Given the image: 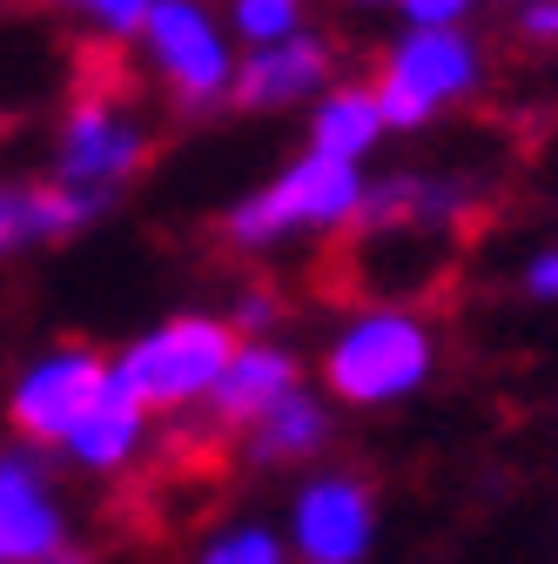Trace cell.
<instances>
[{
    "mask_svg": "<svg viewBox=\"0 0 558 564\" xmlns=\"http://www.w3.org/2000/svg\"><path fill=\"white\" fill-rule=\"evenodd\" d=\"M155 141L135 115V82L121 67V41H95L88 54V82L67 101V121H61V141H54V182L82 188L95 202L115 208L121 182H135L149 169Z\"/></svg>",
    "mask_w": 558,
    "mask_h": 564,
    "instance_id": "obj_1",
    "label": "cell"
},
{
    "mask_svg": "<svg viewBox=\"0 0 558 564\" xmlns=\"http://www.w3.org/2000/svg\"><path fill=\"white\" fill-rule=\"evenodd\" d=\"M364 208V182L357 162L310 149L297 169H283L269 188H256L249 202H236L229 216V242L236 249H269L283 236H323V229H351Z\"/></svg>",
    "mask_w": 558,
    "mask_h": 564,
    "instance_id": "obj_2",
    "label": "cell"
},
{
    "mask_svg": "<svg viewBox=\"0 0 558 564\" xmlns=\"http://www.w3.org/2000/svg\"><path fill=\"white\" fill-rule=\"evenodd\" d=\"M229 357H236V329L223 316H175V323L149 329L135 349H121L115 383L142 410H182V403L208 397V383L223 377Z\"/></svg>",
    "mask_w": 558,
    "mask_h": 564,
    "instance_id": "obj_3",
    "label": "cell"
},
{
    "mask_svg": "<svg viewBox=\"0 0 558 564\" xmlns=\"http://www.w3.org/2000/svg\"><path fill=\"white\" fill-rule=\"evenodd\" d=\"M431 364H438V343L425 323L397 316V310H371L330 343L323 377L343 403H390V397H410L425 383Z\"/></svg>",
    "mask_w": 558,
    "mask_h": 564,
    "instance_id": "obj_4",
    "label": "cell"
},
{
    "mask_svg": "<svg viewBox=\"0 0 558 564\" xmlns=\"http://www.w3.org/2000/svg\"><path fill=\"white\" fill-rule=\"evenodd\" d=\"M484 82V61L477 47L458 34V28H410L384 67H377V108H384V128H417V121H431L438 108L477 95Z\"/></svg>",
    "mask_w": 558,
    "mask_h": 564,
    "instance_id": "obj_5",
    "label": "cell"
},
{
    "mask_svg": "<svg viewBox=\"0 0 558 564\" xmlns=\"http://www.w3.org/2000/svg\"><path fill=\"white\" fill-rule=\"evenodd\" d=\"M142 41H149V61H155L162 88L182 108H216L229 95L236 61H229L216 21L202 14V0H155L149 21H142Z\"/></svg>",
    "mask_w": 558,
    "mask_h": 564,
    "instance_id": "obj_6",
    "label": "cell"
},
{
    "mask_svg": "<svg viewBox=\"0 0 558 564\" xmlns=\"http://www.w3.org/2000/svg\"><path fill=\"white\" fill-rule=\"evenodd\" d=\"M108 383H115L108 357H95L88 343H61L14 383L8 416H14V431L34 437V444H67V431L108 397Z\"/></svg>",
    "mask_w": 558,
    "mask_h": 564,
    "instance_id": "obj_7",
    "label": "cell"
},
{
    "mask_svg": "<svg viewBox=\"0 0 558 564\" xmlns=\"http://www.w3.org/2000/svg\"><path fill=\"white\" fill-rule=\"evenodd\" d=\"M371 490L357 477H323L297 498V544L310 564H357L371 551Z\"/></svg>",
    "mask_w": 558,
    "mask_h": 564,
    "instance_id": "obj_8",
    "label": "cell"
},
{
    "mask_svg": "<svg viewBox=\"0 0 558 564\" xmlns=\"http://www.w3.org/2000/svg\"><path fill=\"white\" fill-rule=\"evenodd\" d=\"M330 82V47L323 41H303V34H283V41H256L249 61L229 75V101L243 108H290L303 95H316Z\"/></svg>",
    "mask_w": 558,
    "mask_h": 564,
    "instance_id": "obj_9",
    "label": "cell"
},
{
    "mask_svg": "<svg viewBox=\"0 0 558 564\" xmlns=\"http://www.w3.org/2000/svg\"><path fill=\"white\" fill-rule=\"evenodd\" d=\"M290 390H297V357H290V349L249 343V349H236V357L223 364V377L208 383V416L229 423V431L243 437L249 423H256V416H269Z\"/></svg>",
    "mask_w": 558,
    "mask_h": 564,
    "instance_id": "obj_10",
    "label": "cell"
},
{
    "mask_svg": "<svg viewBox=\"0 0 558 564\" xmlns=\"http://www.w3.org/2000/svg\"><path fill=\"white\" fill-rule=\"evenodd\" d=\"M61 511L47 498V484L28 457H0V564H41L47 551H61Z\"/></svg>",
    "mask_w": 558,
    "mask_h": 564,
    "instance_id": "obj_11",
    "label": "cell"
},
{
    "mask_svg": "<svg viewBox=\"0 0 558 564\" xmlns=\"http://www.w3.org/2000/svg\"><path fill=\"white\" fill-rule=\"evenodd\" d=\"M142 403H135L121 383H108V397L75 423V431H67V457H75L82 470H121L128 457H135V444H142Z\"/></svg>",
    "mask_w": 558,
    "mask_h": 564,
    "instance_id": "obj_12",
    "label": "cell"
},
{
    "mask_svg": "<svg viewBox=\"0 0 558 564\" xmlns=\"http://www.w3.org/2000/svg\"><path fill=\"white\" fill-rule=\"evenodd\" d=\"M323 444H330V416H323V403H310L303 390H290L269 416L249 423V457H256V464H303V457H316Z\"/></svg>",
    "mask_w": 558,
    "mask_h": 564,
    "instance_id": "obj_13",
    "label": "cell"
},
{
    "mask_svg": "<svg viewBox=\"0 0 558 564\" xmlns=\"http://www.w3.org/2000/svg\"><path fill=\"white\" fill-rule=\"evenodd\" d=\"M377 134H384V108H377V88H336L316 121H310V149L323 155H343V162H357L364 149H377Z\"/></svg>",
    "mask_w": 558,
    "mask_h": 564,
    "instance_id": "obj_14",
    "label": "cell"
},
{
    "mask_svg": "<svg viewBox=\"0 0 558 564\" xmlns=\"http://www.w3.org/2000/svg\"><path fill=\"white\" fill-rule=\"evenodd\" d=\"M54 8L82 14L95 28V41H128V34H142V21H149L155 0H54Z\"/></svg>",
    "mask_w": 558,
    "mask_h": 564,
    "instance_id": "obj_15",
    "label": "cell"
},
{
    "mask_svg": "<svg viewBox=\"0 0 558 564\" xmlns=\"http://www.w3.org/2000/svg\"><path fill=\"white\" fill-rule=\"evenodd\" d=\"M229 21H236V34H243L249 47H256V41H283V34H297V21H303V0H236Z\"/></svg>",
    "mask_w": 558,
    "mask_h": 564,
    "instance_id": "obj_16",
    "label": "cell"
},
{
    "mask_svg": "<svg viewBox=\"0 0 558 564\" xmlns=\"http://www.w3.org/2000/svg\"><path fill=\"white\" fill-rule=\"evenodd\" d=\"M202 564H283V544L269 531H229L202 551Z\"/></svg>",
    "mask_w": 558,
    "mask_h": 564,
    "instance_id": "obj_17",
    "label": "cell"
},
{
    "mask_svg": "<svg viewBox=\"0 0 558 564\" xmlns=\"http://www.w3.org/2000/svg\"><path fill=\"white\" fill-rule=\"evenodd\" d=\"M397 8L410 14V28H458L477 0H397Z\"/></svg>",
    "mask_w": 558,
    "mask_h": 564,
    "instance_id": "obj_18",
    "label": "cell"
},
{
    "mask_svg": "<svg viewBox=\"0 0 558 564\" xmlns=\"http://www.w3.org/2000/svg\"><path fill=\"white\" fill-rule=\"evenodd\" d=\"M518 34H525V41H538V47H558V0H525Z\"/></svg>",
    "mask_w": 558,
    "mask_h": 564,
    "instance_id": "obj_19",
    "label": "cell"
},
{
    "mask_svg": "<svg viewBox=\"0 0 558 564\" xmlns=\"http://www.w3.org/2000/svg\"><path fill=\"white\" fill-rule=\"evenodd\" d=\"M525 296L558 303V249H538V256L525 262Z\"/></svg>",
    "mask_w": 558,
    "mask_h": 564,
    "instance_id": "obj_20",
    "label": "cell"
},
{
    "mask_svg": "<svg viewBox=\"0 0 558 564\" xmlns=\"http://www.w3.org/2000/svg\"><path fill=\"white\" fill-rule=\"evenodd\" d=\"M269 316H283V310H276V290H249V296H243V323L262 329Z\"/></svg>",
    "mask_w": 558,
    "mask_h": 564,
    "instance_id": "obj_21",
    "label": "cell"
},
{
    "mask_svg": "<svg viewBox=\"0 0 558 564\" xmlns=\"http://www.w3.org/2000/svg\"><path fill=\"white\" fill-rule=\"evenodd\" d=\"M41 564H88V557H82V551H67V544H61V551H47Z\"/></svg>",
    "mask_w": 558,
    "mask_h": 564,
    "instance_id": "obj_22",
    "label": "cell"
},
{
    "mask_svg": "<svg viewBox=\"0 0 558 564\" xmlns=\"http://www.w3.org/2000/svg\"><path fill=\"white\" fill-rule=\"evenodd\" d=\"M357 8H377V0H357Z\"/></svg>",
    "mask_w": 558,
    "mask_h": 564,
    "instance_id": "obj_23",
    "label": "cell"
}]
</instances>
